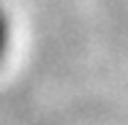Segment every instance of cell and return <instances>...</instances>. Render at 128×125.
<instances>
[{
  "label": "cell",
  "instance_id": "cell-1",
  "mask_svg": "<svg viewBox=\"0 0 128 125\" xmlns=\"http://www.w3.org/2000/svg\"><path fill=\"white\" fill-rule=\"evenodd\" d=\"M12 17L8 12V7L0 2V64L5 62V57L10 54V49H12Z\"/></svg>",
  "mask_w": 128,
  "mask_h": 125
}]
</instances>
